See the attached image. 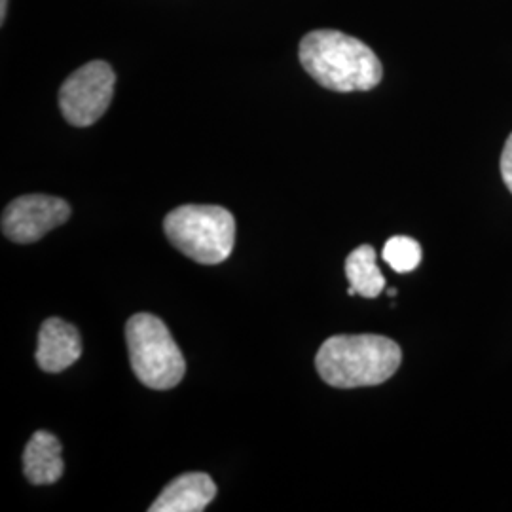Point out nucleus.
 Masks as SVG:
<instances>
[{"instance_id": "nucleus-10", "label": "nucleus", "mask_w": 512, "mask_h": 512, "mask_svg": "<svg viewBox=\"0 0 512 512\" xmlns=\"http://www.w3.org/2000/svg\"><path fill=\"white\" fill-rule=\"evenodd\" d=\"M346 275L349 296L361 294L365 298H376L385 289L384 274L376 264V251L370 245H361L348 256Z\"/></svg>"}, {"instance_id": "nucleus-4", "label": "nucleus", "mask_w": 512, "mask_h": 512, "mask_svg": "<svg viewBox=\"0 0 512 512\" xmlns=\"http://www.w3.org/2000/svg\"><path fill=\"white\" fill-rule=\"evenodd\" d=\"M129 361L141 384L150 389H171L181 384L186 361L164 321L137 313L126 325Z\"/></svg>"}, {"instance_id": "nucleus-11", "label": "nucleus", "mask_w": 512, "mask_h": 512, "mask_svg": "<svg viewBox=\"0 0 512 512\" xmlns=\"http://www.w3.org/2000/svg\"><path fill=\"white\" fill-rule=\"evenodd\" d=\"M384 260L397 274L414 272L421 262V245L408 236H395L387 239L384 247Z\"/></svg>"}, {"instance_id": "nucleus-6", "label": "nucleus", "mask_w": 512, "mask_h": 512, "mask_svg": "<svg viewBox=\"0 0 512 512\" xmlns=\"http://www.w3.org/2000/svg\"><path fill=\"white\" fill-rule=\"evenodd\" d=\"M71 217L69 203L54 196H21L4 209L2 232L14 243H35Z\"/></svg>"}, {"instance_id": "nucleus-9", "label": "nucleus", "mask_w": 512, "mask_h": 512, "mask_svg": "<svg viewBox=\"0 0 512 512\" xmlns=\"http://www.w3.org/2000/svg\"><path fill=\"white\" fill-rule=\"evenodd\" d=\"M61 442L52 433L37 431L23 452V473L31 484L48 486L63 475Z\"/></svg>"}, {"instance_id": "nucleus-7", "label": "nucleus", "mask_w": 512, "mask_h": 512, "mask_svg": "<svg viewBox=\"0 0 512 512\" xmlns=\"http://www.w3.org/2000/svg\"><path fill=\"white\" fill-rule=\"evenodd\" d=\"M82 355L80 332L71 323L52 317L38 332L37 363L44 372H63Z\"/></svg>"}, {"instance_id": "nucleus-8", "label": "nucleus", "mask_w": 512, "mask_h": 512, "mask_svg": "<svg viewBox=\"0 0 512 512\" xmlns=\"http://www.w3.org/2000/svg\"><path fill=\"white\" fill-rule=\"evenodd\" d=\"M217 486L205 473H186L169 482L150 512H202L215 499Z\"/></svg>"}, {"instance_id": "nucleus-14", "label": "nucleus", "mask_w": 512, "mask_h": 512, "mask_svg": "<svg viewBox=\"0 0 512 512\" xmlns=\"http://www.w3.org/2000/svg\"><path fill=\"white\" fill-rule=\"evenodd\" d=\"M389 296H391V298H393V296H395V294H397V289H389Z\"/></svg>"}, {"instance_id": "nucleus-2", "label": "nucleus", "mask_w": 512, "mask_h": 512, "mask_svg": "<svg viewBox=\"0 0 512 512\" xmlns=\"http://www.w3.org/2000/svg\"><path fill=\"white\" fill-rule=\"evenodd\" d=\"M403 351L397 342L378 334H338L317 351L319 376L340 389L387 382L401 366Z\"/></svg>"}, {"instance_id": "nucleus-12", "label": "nucleus", "mask_w": 512, "mask_h": 512, "mask_svg": "<svg viewBox=\"0 0 512 512\" xmlns=\"http://www.w3.org/2000/svg\"><path fill=\"white\" fill-rule=\"evenodd\" d=\"M501 177H503V183L511 190L512 194V133L505 143L503 148V154H501Z\"/></svg>"}, {"instance_id": "nucleus-3", "label": "nucleus", "mask_w": 512, "mask_h": 512, "mask_svg": "<svg viewBox=\"0 0 512 512\" xmlns=\"http://www.w3.org/2000/svg\"><path fill=\"white\" fill-rule=\"evenodd\" d=\"M169 241L200 264H220L234 251L236 220L219 205H183L164 222Z\"/></svg>"}, {"instance_id": "nucleus-13", "label": "nucleus", "mask_w": 512, "mask_h": 512, "mask_svg": "<svg viewBox=\"0 0 512 512\" xmlns=\"http://www.w3.org/2000/svg\"><path fill=\"white\" fill-rule=\"evenodd\" d=\"M6 6H8V0H0V21L2 23L6 19Z\"/></svg>"}, {"instance_id": "nucleus-1", "label": "nucleus", "mask_w": 512, "mask_h": 512, "mask_svg": "<svg viewBox=\"0 0 512 512\" xmlns=\"http://www.w3.org/2000/svg\"><path fill=\"white\" fill-rule=\"evenodd\" d=\"M300 63L332 92H368L382 82L384 69L365 42L334 29L311 31L300 42Z\"/></svg>"}, {"instance_id": "nucleus-5", "label": "nucleus", "mask_w": 512, "mask_h": 512, "mask_svg": "<svg viewBox=\"0 0 512 512\" xmlns=\"http://www.w3.org/2000/svg\"><path fill=\"white\" fill-rule=\"evenodd\" d=\"M116 74L107 61H90L74 71L59 90V107L76 128L95 124L110 107Z\"/></svg>"}]
</instances>
